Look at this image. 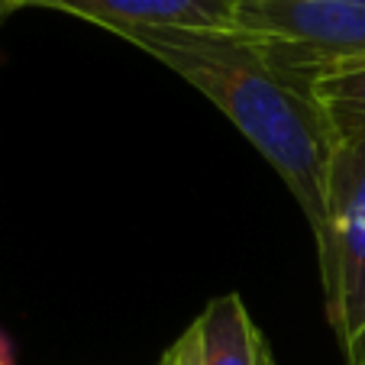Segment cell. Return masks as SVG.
<instances>
[{"mask_svg":"<svg viewBox=\"0 0 365 365\" xmlns=\"http://www.w3.org/2000/svg\"><path fill=\"white\" fill-rule=\"evenodd\" d=\"M259 365H275V356H272L269 343H265V346H262V356H259Z\"/></svg>","mask_w":365,"mask_h":365,"instance_id":"9c48e42d","label":"cell"},{"mask_svg":"<svg viewBox=\"0 0 365 365\" xmlns=\"http://www.w3.org/2000/svg\"><path fill=\"white\" fill-rule=\"evenodd\" d=\"M194 327L200 336V365H259L265 336L236 291L214 297Z\"/></svg>","mask_w":365,"mask_h":365,"instance_id":"5b68a950","label":"cell"},{"mask_svg":"<svg viewBox=\"0 0 365 365\" xmlns=\"http://www.w3.org/2000/svg\"><path fill=\"white\" fill-rule=\"evenodd\" d=\"M159 365H200V336L197 327H187L178 339L165 349V356L159 359Z\"/></svg>","mask_w":365,"mask_h":365,"instance_id":"52a82bcc","label":"cell"},{"mask_svg":"<svg viewBox=\"0 0 365 365\" xmlns=\"http://www.w3.org/2000/svg\"><path fill=\"white\" fill-rule=\"evenodd\" d=\"M314 94L324 103L339 139L365 136V65L362 68L330 71L314 81Z\"/></svg>","mask_w":365,"mask_h":365,"instance_id":"8992f818","label":"cell"},{"mask_svg":"<svg viewBox=\"0 0 365 365\" xmlns=\"http://www.w3.org/2000/svg\"><path fill=\"white\" fill-rule=\"evenodd\" d=\"M16 10H23V7H20V0H0V23L7 20L10 14H16Z\"/></svg>","mask_w":365,"mask_h":365,"instance_id":"ba28073f","label":"cell"},{"mask_svg":"<svg viewBox=\"0 0 365 365\" xmlns=\"http://www.w3.org/2000/svg\"><path fill=\"white\" fill-rule=\"evenodd\" d=\"M330 223L333 246L320 265L327 317L346 365H365V136L339 139Z\"/></svg>","mask_w":365,"mask_h":365,"instance_id":"3957f363","label":"cell"},{"mask_svg":"<svg viewBox=\"0 0 365 365\" xmlns=\"http://www.w3.org/2000/svg\"><path fill=\"white\" fill-rule=\"evenodd\" d=\"M233 29L310 91L330 71L365 65V0H240Z\"/></svg>","mask_w":365,"mask_h":365,"instance_id":"7a4b0ae2","label":"cell"},{"mask_svg":"<svg viewBox=\"0 0 365 365\" xmlns=\"http://www.w3.org/2000/svg\"><path fill=\"white\" fill-rule=\"evenodd\" d=\"M197 88L294 194L324 265L333 246L330 185L339 133L310 88L288 78L242 29L145 26L120 33Z\"/></svg>","mask_w":365,"mask_h":365,"instance_id":"6da1fadb","label":"cell"},{"mask_svg":"<svg viewBox=\"0 0 365 365\" xmlns=\"http://www.w3.org/2000/svg\"><path fill=\"white\" fill-rule=\"evenodd\" d=\"M240 0H20V7H42L88 20L107 33L145 26L233 29Z\"/></svg>","mask_w":365,"mask_h":365,"instance_id":"277c9868","label":"cell"},{"mask_svg":"<svg viewBox=\"0 0 365 365\" xmlns=\"http://www.w3.org/2000/svg\"><path fill=\"white\" fill-rule=\"evenodd\" d=\"M0 365H7V352H4V343H0Z\"/></svg>","mask_w":365,"mask_h":365,"instance_id":"30bf717a","label":"cell"}]
</instances>
